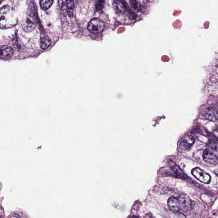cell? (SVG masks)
I'll return each instance as SVG.
<instances>
[{
	"mask_svg": "<svg viewBox=\"0 0 218 218\" xmlns=\"http://www.w3.org/2000/svg\"><path fill=\"white\" fill-rule=\"evenodd\" d=\"M203 158L207 163L217 165L218 161L217 145L210 147L205 149L203 154Z\"/></svg>",
	"mask_w": 218,
	"mask_h": 218,
	"instance_id": "cell-1",
	"label": "cell"
},
{
	"mask_svg": "<svg viewBox=\"0 0 218 218\" xmlns=\"http://www.w3.org/2000/svg\"><path fill=\"white\" fill-rule=\"evenodd\" d=\"M191 173L199 181L204 184H209L211 180V177L209 174L204 172L199 167L193 168Z\"/></svg>",
	"mask_w": 218,
	"mask_h": 218,
	"instance_id": "cell-2",
	"label": "cell"
},
{
	"mask_svg": "<svg viewBox=\"0 0 218 218\" xmlns=\"http://www.w3.org/2000/svg\"><path fill=\"white\" fill-rule=\"evenodd\" d=\"M104 23L99 19H94L92 20L88 24V28L89 31L93 33H101L104 29Z\"/></svg>",
	"mask_w": 218,
	"mask_h": 218,
	"instance_id": "cell-3",
	"label": "cell"
},
{
	"mask_svg": "<svg viewBox=\"0 0 218 218\" xmlns=\"http://www.w3.org/2000/svg\"><path fill=\"white\" fill-rule=\"evenodd\" d=\"M178 201L180 204V210L184 212L188 211L191 208V199L186 194H181L178 198Z\"/></svg>",
	"mask_w": 218,
	"mask_h": 218,
	"instance_id": "cell-4",
	"label": "cell"
},
{
	"mask_svg": "<svg viewBox=\"0 0 218 218\" xmlns=\"http://www.w3.org/2000/svg\"><path fill=\"white\" fill-rule=\"evenodd\" d=\"M195 142V138L193 135H187L181 138L180 142V147L183 150L188 149Z\"/></svg>",
	"mask_w": 218,
	"mask_h": 218,
	"instance_id": "cell-5",
	"label": "cell"
},
{
	"mask_svg": "<svg viewBox=\"0 0 218 218\" xmlns=\"http://www.w3.org/2000/svg\"><path fill=\"white\" fill-rule=\"evenodd\" d=\"M14 50L12 47L6 45L0 46V58L8 59L13 56Z\"/></svg>",
	"mask_w": 218,
	"mask_h": 218,
	"instance_id": "cell-6",
	"label": "cell"
},
{
	"mask_svg": "<svg viewBox=\"0 0 218 218\" xmlns=\"http://www.w3.org/2000/svg\"><path fill=\"white\" fill-rule=\"evenodd\" d=\"M113 7L115 11L118 14H122L128 9V5L123 1H115L113 3Z\"/></svg>",
	"mask_w": 218,
	"mask_h": 218,
	"instance_id": "cell-7",
	"label": "cell"
},
{
	"mask_svg": "<svg viewBox=\"0 0 218 218\" xmlns=\"http://www.w3.org/2000/svg\"><path fill=\"white\" fill-rule=\"evenodd\" d=\"M168 205L169 208L174 212H178L180 210L178 199L175 197H171L168 199Z\"/></svg>",
	"mask_w": 218,
	"mask_h": 218,
	"instance_id": "cell-8",
	"label": "cell"
},
{
	"mask_svg": "<svg viewBox=\"0 0 218 218\" xmlns=\"http://www.w3.org/2000/svg\"><path fill=\"white\" fill-rule=\"evenodd\" d=\"M10 7L8 5L4 6L0 9V26L2 22L4 21L6 18L7 14L10 12Z\"/></svg>",
	"mask_w": 218,
	"mask_h": 218,
	"instance_id": "cell-9",
	"label": "cell"
},
{
	"mask_svg": "<svg viewBox=\"0 0 218 218\" xmlns=\"http://www.w3.org/2000/svg\"><path fill=\"white\" fill-rule=\"evenodd\" d=\"M51 44V39L48 36H44L41 38L40 46L43 50L47 49Z\"/></svg>",
	"mask_w": 218,
	"mask_h": 218,
	"instance_id": "cell-10",
	"label": "cell"
},
{
	"mask_svg": "<svg viewBox=\"0 0 218 218\" xmlns=\"http://www.w3.org/2000/svg\"><path fill=\"white\" fill-rule=\"evenodd\" d=\"M170 167L172 169V170L174 171L177 175V177L182 178L183 179H185L186 176H185L184 173L180 169V168L178 167L177 165L173 162H170Z\"/></svg>",
	"mask_w": 218,
	"mask_h": 218,
	"instance_id": "cell-11",
	"label": "cell"
},
{
	"mask_svg": "<svg viewBox=\"0 0 218 218\" xmlns=\"http://www.w3.org/2000/svg\"><path fill=\"white\" fill-rule=\"evenodd\" d=\"M36 24L34 22L30 21L29 19H27L25 21L23 24V28L25 31H32L35 29Z\"/></svg>",
	"mask_w": 218,
	"mask_h": 218,
	"instance_id": "cell-12",
	"label": "cell"
},
{
	"mask_svg": "<svg viewBox=\"0 0 218 218\" xmlns=\"http://www.w3.org/2000/svg\"><path fill=\"white\" fill-rule=\"evenodd\" d=\"M53 1L50 0H42L40 1V4L41 8L43 10L48 9L53 4Z\"/></svg>",
	"mask_w": 218,
	"mask_h": 218,
	"instance_id": "cell-13",
	"label": "cell"
},
{
	"mask_svg": "<svg viewBox=\"0 0 218 218\" xmlns=\"http://www.w3.org/2000/svg\"><path fill=\"white\" fill-rule=\"evenodd\" d=\"M67 14L70 18H72L73 14L74 2L73 1H67Z\"/></svg>",
	"mask_w": 218,
	"mask_h": 218,
	"instance_id": "cell-14",
	"label": "cell"
},
{
	"mask_svg": "<svg viewBox=\"0 0 218 218\" xmlns=\"http://www.w3.org/2000/svg\"><path fill=\"white\" fill-rule=\"evenodd\" d=\"M130 3L131 6L135 11L139 12L141 10L142 7H141V5L137 1H130Z\"/></svg>",
	"mask_w": 218,
	"mask_h": 218,
	"instance_id": "cell-15",
	"label": "cell"
},
{
	"mask_svg": "<svg viewBox=\"0 0 218 218\" xmlns=\"http://www.w3.org/2000/svg\"><path fill=\"white\" fill-rule=\"evenodd\" d=\"M104 1H98L95 5V8L97 11L101 10L104 7Z\"/></svg>",
	"mask_w": 218,
	"mask_h": 218,
	"instance_id": "cell-16",
	"label": "cell"
},
{
	"mask_svg": "<svg viewBox=\"0 0 218 218\" xmlns=\"http://www.w3.org/2000/svg\"><path fill=\"white\" fill-rule=\"evenodd\" d=\"M21 218V217L20 216H19V215H16V214H14V215H13V216H12V217H11V218Z\"/></svg>",
	"mask_w": 218,
	"mask_h": 218,
	"instance_id": "cell-17",
	"label": "cell"
},
{
	"mask_svg": "<svg viewBox=\"0 0 218 218\" xmlns=\"http://www.w3.org/2000/svg\"><path fill=\"white\" fill-rule=\"evenodd\" d=\"M130 218H138V217H134H134H130Z\"/></svg>",
	"mask_w": 218,
	"mask_h": 218,
	"instance_id": "cell-18",
	"label": "cell"
}]
</instances>
